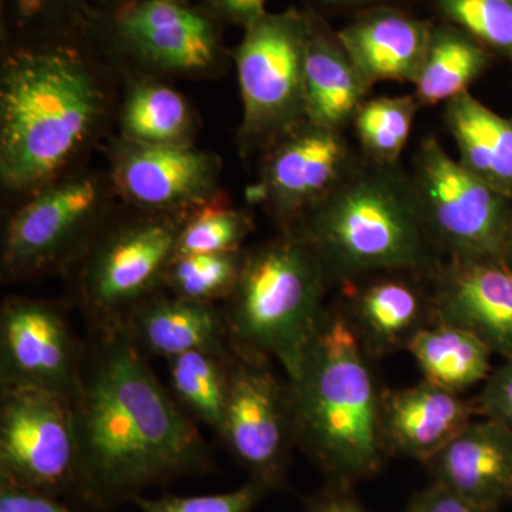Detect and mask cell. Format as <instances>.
Wrapping results in <instances>:
<instances>
[{"instance_id":"1","label":"cell","mask_w":512,"mask_h":512,"mask_svg":"<svg viewBox=\"0 0 512 512\" xmlns=\"http://www.w3.org/2000/svg\"><path fill=\"white\" fill-rule=\"evenodd\" d=\"M73 397L79 439L76 494L110 510L211 468L207 443L164 389L123 326L90 330Z\"/></svg>"},{"instance_id":"2","label":"cell","mask_w":512,"mask_h":512,"mask_svg":"<svg viewBox=\"0 0 512 512\" xmlns=\"http://www.w3.org/2000/svg\"><path fill=\"white\" fill-rule=\"evenodd\" d=\"M106 87L79 40L6 46L0 72V184L28 197L73 170L106 119Z\"/></svg>"},{"instance_id":"3","label":"cell","mask_w":512,"mask_h":512,"mask_svg":"<svg viewBox=\"0 0 512 512\" xmlns=\"http://www.w3.org/2000/svg\"><path fill=\"white\" fill-rule=\"evenodd\" d=\"M339 308L326 309L298 369L288 377L296 446L329 484L352 487L376 476L387 458L383 390Z\"/></svg>"},{"instance_id":"4","label":"cell","mask_w":512,"mask_h":512,"mask_svg":"<svg viewBox=\"0 0 512 512\" xmlns=\"http://www.w3.org/2000/svg\"><path fill=\"white\" fill-rule=\"evenodd\" d=\"M286 231L311 245L329 282L340 285L384 272L431 278L444 261L402 163L360 156L342 183Z\"/></svg>"},{"instance_id":"5","label":"cell","mask_w":512,"mask_h":512,"mask_svg":"<svg viewBox=\"0 0 512 512\" xmlns=\"http://www.w3.org/2000/svg\"><path fill=\"white\" fill-rule=\"evenodd\" d=\"M325 268L293 232L245 249L237 286L224 302L229 343L245 355L298 369L326 309Z\"/></svg>"},{"instance_id":"6","label":"cell","mask_w":512,"mask_h":512,"mask_svg":"<svg viewBox=\"0 0 512 512\" xmlns=\"http://www.w3.org/2000/svg\"><path fill=\"white\" fill-rule=\"evenodd\" d=\"M114 195L110 174L86 170L37 188L3 228V275L22 281L73 268L113 217Z\"/></svg>"},{"instance_id":"7","label":"cell","mask_w":512,"mask_h":512,"mask_svg":"<svg viewBox=\"0 0 512 512\" xmlns=\"http://www.w3.org/2000/svg\"><path fill=\"white\" fill-rule=\"evenodd\" d=\"M113 217L76 262V301L90 330L119 326L164 288L185 215L133 208ZM73 265V266H74Z\"/></svg>"},{"instance_id":"8","label":"cell","mask_w":512,"mask_h":512,"mask_svg":"<svg viewBox=\"0 0 512 512\" xmlns=\"http://www.w3.org/2000/svg\"><path fill=\"white\" fill-rule=\"evenodd\" d=\"M313 13L308 9L266 12L245 28L234 50L244 156L271 146L306 121L305 63Z\"/></svg>"},{"instance_id":"9","label":"cell","mask_w":512,"mask_h":512,"mask_svg":"<svg viewBox=\"0 0 512 512\" xmlns=\"http://www.w3.org/2000/svg\"><path fill=\"white\" fill-rule=\"evenodd\" d=\"M221 25L190 0H120L94 8L86 37L147 72L208 76L227 60Z\"/></svg>"},{"instance_id":"10","label":"cell","mask_w":512,"mask_h":512,"mask_svg":"<svg viewBox=\"0 0 512 512\" xmlns=\"http://www.w3.org/2000/svg\"><path fill=\"white\" fill-rule=\"evenodd\" d=\"M414 187L427 231L444 259H503L512 231V200L468 171L436 137L412 158Z\"/></svg>"},{"instance_id":"11","label":"cell","mask_w":512,"mask_h":512,"mask_svg":"<svg viewBox=\"0 0 512 512\" xmlns=\"http://www.w3.org/2000/svg\"><path fill=\"white\" fill-rule=\"evenodd\" d=\"M79 439L73 399L0 386V483L37 493H76Z\"/></svg>"},{"instance_id":"12","label":"cell","mask_w":512,"mask_h":512,"mask_svg":"<svg viewBox=\"0 0 512 512\" xmlns=\"http://www.w3.org/2000/svg\"><path fill=\"white\" fill-rule=\"evenodd\" d=\"M269 363L231 346L227 406L218 436L249 478L272 491L285 484L296 439L288 382L279 380Z\"/></svg>"},{"instance_id":"13","label":"cell","mask_w":512,"mask_h":512,"mask_svg":"<svg viewBox=\"0 0 512 512\" xmlns=\"http://www.w3.org/2000/svg\"><path fill=\"white\" fill-rule=\"evenodd\" d=\"M359 160L346 131L303 121L262 153L261 174L248 188V201L264 205L286 231L335 190Z\"/></svg>"},{"instance_id":"14","label":"cell","mask_w":512,"mask_h":512,"mask_svg":"<svg viewBox=\"0 0 512 512\" xmlns=\"http://www.w3.org/2000/svg\"><path fill=\"white\" fill-rule=\"evenodd\" d=\"M86 345L62 303L13 296L0 309V386L32 387L73 399Z\"/></svg>"},{"instance_id":"15","label":"cell","mask_w":512,"mask_h":512,"mask_svg":"<svg viewBox=\"0 0 512 512\" xmlns=\"http://www.w3.org/2000/svg\"><path fill=\"white\" fill-rule=\"evenodd\" d=\"M221 160L194 144L153 146L119 138L110 150L114 190L131 208L187 214L220 197Z\"/></svg>"},{"instance_id":"16","label":"cell","mask_w":512,"mask_h":512,"mask_svg":"<svg viewBox=\"0 0 512 512\" xmlns=\"http://www.w3.org/2000/svg\"><path fill=\"white\" fill-rule=\"evenodd\" d=\"M430 279L413 272H384L342 284L338 308L372 359L407 349L436 320Z\"/></svg>"},{"instance_id":"17","label":"cell","mask_w":512,"mask_h":512,"mask_svg":"<svg viewBox=\"0 0 512 512\" xmlns=\"http://www.w3.org/2000/svg\"><path fill=\"white\" fill-rule=\"evenodd\" d=\"M436 320L512 359V269L503 259H444L430 279Z\"/></svg>"},{"instance_id":"18","label":"cell","mask_w":512,"mask_h":512,"mask_svg":"<svg viewBox=\"0 0 512 512\" xmlns=\"http://www.w3.org/2000/svg\"><path fill=\"white\" fill-rule=\"evenodd\" d=\"M477 417L476 400L426 380L406 389L383 390L382 431L390 457L426 464Z\"/></svg>"},{"instance_id":"19","label":"cell","mask_w":512,"mask_h":512,"mask_svg":"<svg viewBox=\"0 0 512 512\" xmlns=\"http://www.w3.org/2000/svg\"><path fill=\"white\" fill-rule=\"evenodd\" d=\"M426 466L434 483L471 503L498 510L512 500V429L477 417Z\"/></svg>"},{"instance_id":"20","label":"cell","mask_w":512,"mask_h":512,"mask_svg":"<svg viewBox=\"0 0 512 512\" xmlns=\"http://www.w3.org/2000/svg\"><path fill=\"white\" fill-rule=\"evenodd\" d=\"M433 23L386 3L359 10L336 32L370 86L380 82L413 84Z\"/></svg>"},{"instance_id":"21","label":"cell","mask_w":512,"mask_h":512,"mask_svg":"<svg viewBox=\"0 0 512 512\" xmlns=\"http://www.w3.org/2000/svg\"><path fill=\"white\" fill-rule=\"evenodd\" d=\"M147 357L183 355L192 350L231 348L224 309L217 303L188 301L158 292L120 323Z\"/></svg>"},{"instance_id":"22","label":"cell","mask_w":512,"mask_h":512,"mask_svg":"<svg viewBox=\"0 0 512 512\" xmlns=\"http://www.w3.org/2000/svg\"><path fill=\"white\" fill-rule=\"evenodd\" d=\"M372 89L340 42L338 32L323 16L313 13L305 63L306 120L348 131Z\"/></svg>"},{"instance_id":"23","label":"cell","mask_w":512,"mask_h":512,"mask_svg":"<svg viewBox=\"0 0 512 512\" xmlns=\"http://www.w3.org/2000/svg\"><path fill=\"white\" fill-rule=\"evenodd\" d=\"M444 124L468 171L512 200V120L470 92L444 104Z\"/></svg>"},{"instance_id":"24","label":"cell","mask_w":512,"mask_h":512,"mask_svg":"<svg viewBox=\"0 0 512 512\" xmlns=\"http://www.w3.org/2000/svg\"><path fill=\"white\" fill-rule=\"evenodd\" d=\"M495 56L466 30L446 20H434L429 45L414 80L421 107L446 104L468 93L491 66Z\"/></svg>"},{"instance_id":"25","label":"cell","mask_w":512,"mask_h":512,"mask_svg":"<svg viewBox=\"0 0 512 512\" xmlns=\"http://www.w3.org/2000/svg\"><path fill=\"white\" fill-rule=\"evenodd\" d=\"M416 359L423 380L450 392L463 394L493 373L490 348L473 333L434 320L407 346Z\"/></svg>"},{"instance_id":"26","label":"cell","mask_w":512,"mask_h":512,"mask_svg":"<svg viewBox=\"0 0 512 512\" xmlns=\"http://www.w3.org/2000/svg\"><path fill=\"white\" fill-rule=\"evenodd\" d=\"M197 121L190 103L174 87L138 80L127 89L120 110L121 138L153 146L192 144Z\"/></svg>"},{"instance_id":"27","label":"cell","mask_w":512,"mask_h":512,"mask_svg":"<svg viewBox=\"0 0 512 512\" xmlns=\"http://www.w3.org/2000/svg\"><path fill=\"white\" fill-rule=\"evenodd\" d=\"M227 350H192L167 359L171 394L185 413L220 434L229 389Z\"/></svg>"},{"instance_id":"28","label":"cell","mask_w":512,"mask_h":512,"mask_svg":"<svg viewBox=\"0 0 512 512\" xmlns=\"http://www.w3.org/2000/svg\"><path fill=\"white\" fill-rule=\"evenodd\" d=\"M420 109L414 94L369 97L350 124L360 156L375 164L402 163Z\"/></svg>"},{"instance_id":"29","label":"cell","mask_w":512,"mask_h":512,"mask_svg":"<svg viewBox=\"0 0 512 512\" xmlns=\"http://www.w3.org/2000/svg\"><path fill=\"white\" fill-rule=\"evenodd\" d=\"M93 12L90 0H3L8 45L79 40Z\"/></svg>"},{"instance_id":"30","label":"cell","mask_w":512,"mask_h":512,"mask_svg":"<svg viewBox=\"0 0 512 512\" xmlns=\"http://www.w3.org/2000/svg\"><path fill=\"white\" fill-rule=\"evenodd\" d=\"M245 249L220 254L174 256L164 276V289L188 301L225 302L241 274Z\"/></svg>"},{"instance_id":"31","label":"cell","mask_w":512,"mask_h":512,"mask_svg":"<svg viewBox=\"0 0 512 512\" xmlns=\"http://www.w3.org/2000/svg\"><path fill=\"white\" fill-rule=\"evenodd\" d=\"M252 231L251 215L232 207L221 194L185 215L175 256L239 251Z\"/></svg>"},{"instance_id":"32","label":"cell","mask_w":512,"mask_h":512,"mask_svg":"<svg viewBox=\"0 0 512 512\" xmlns=\"http://www.w3.org/2000/svg\"><path fill=\"white\" fill-rule=\"evenodd\" d=\"M441 20L466 30L512 62V0H430Z\"/></svg>"},{"instance_id":"33","label":"cell","mask_w":512,"mask_h":512,"mask_svg":"<svg viewBox=\"0 0 512 512\" xmlns=\"http://www.w3.org/2000/svg\"><path fill=\"white\" fill-rule=\"evenodd\" d=\"M269 488L249 478L247 483L227 493L190 495H161L158 498H134L141 512H252Z\"/></svg>"},{"instance_id":"34","label":"cell","mask_w":512,"mask_h":512,"mask_svg":"<svg viewBox=\"0 0 512 512\" xmlns=\"http://www.w3.org/2000/svg\"><path fill=\"white\" fill-rule=\"evenodd\" d=\"M474 400L478 416L500 421L512 429V359L493 370Z\"/></svg>"},{"instance_id":"35","label":"cell","mask_w":512,"mask_h":512,"mask_svg":"<svg viewBox=\"0 0 512 512\" xmlns=\"http://www.w3.org/2000/svg\"><path fill=\"white\" fill-rule=\"evenodd\" d=\"M0 512H76L53 495L0 483Z\"/></svg>"},{"instance_id":"36","label":"cell","mask_w":512,"mask_h":512,"mask_svg":"<svg viewBox=\"0 0 512 512\" xmlns=\"http://www.w3.org/2000/svg\"><path fill=\"white\" fill-rule=\"evenodd\" d=\"M407 512H497L471 503L443 485L433 483L413 498Z\"/></svg>"},{"instance_id":"37","label":"cell","mask_w":512,"mask_h":512,"mask_svg":"<svg viewBox=\"0 0 512 512\" xmlns=\"http://www.w3.org/2000/svg\"><path fill=\"white\" fill-rule=\"evenodd\" d=\"M208 8L222 20L247 28L254 20L265 15L268 0H205Z\"/></svg>"},{"instance_id":"38","label":"cell","mask_w":512,"mask_h":512,"mask_svg":"<svg viewBox=\"0 0 512 512\" xmlns=\"http://www.w3.org/2000/svg\"><path fill=\"white\" fill-rule=\"evenodd\" d=\"M350 488L329 484L325 490L306 501L303 512H367Z\"/></svg>"},{"instance_id":"39","label":"cell","mask_w":512,"mask_h":512,"mask_svg":"<svg viewBox=\"0 0 512 512\" xmlns=\"http://www.w3.org/2000/svg\"><path fill=\"white\" fill-rule=\"evenodd\" d=\"M306 8L325 18V13L342 10H363L372 6L386 5L387 0H302Z\"/></svg>"},{"instance_id":"40","label":"cell","mask_w":512,"mask_h":512,"mask_svg":"<svg viewBox=\"0 0 512 512\" xmlns=\"http://www.w3.org/2000/svg\"><path fill=\"white\" fill-rule=\"evenodd\" d=\"M504 261L512 269V231L510 239H508L507 249H505Z\"/></svg>"},{"instance_id":"41","label":"cell","mask_w":512,"mask_h":512,"mask_svg":"<svg viewBox=\"0 0 512 512\" xmlns=\"http://www.w3.org/2000/svg\"><path fill=\"white\" fill-rule=\"evenodd\" d=\"M117 2L120 0H90L94 8H106V6L114 5Z\"/></svg>"}]
</instances>
